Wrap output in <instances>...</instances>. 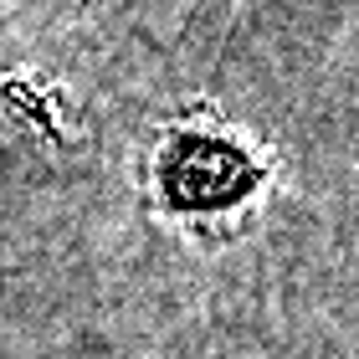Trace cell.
<instances>
[{"label": "cell", "mask_w": 359, "mask_h": 359, "mask_svg": "<svg viewBox=\"0 0 359 359\" xmlns=\"http://www.w3.org/2000/svg\"><path fill=\"white\" fill-rule=\"evenodd\" d=\"M149 190L165 216H180L190 226H221L247 216L262 195V165L226 128L185 118L159 134L149 154Z\"/></svg>", "instance_id": "1"}]
</instances>
